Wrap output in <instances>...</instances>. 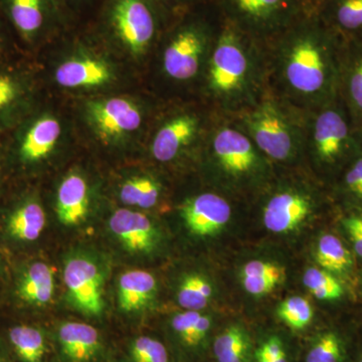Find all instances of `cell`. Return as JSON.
Masks as SVG:
<instances>
[{
    "label": "cell",
    "mask_w": 362,
    "mask_h": 362,
    "mask_svg": "<svg viewBox=\"0 0 362 362\" xmlns=\"http://www.w3.org/2000/svg\"><path fill=\"white\" fill-rule=\"evenodd\" d=\"M345 42L317 11L267 47L269 88L300 110L310 112L337 99Z\"/></svg>",
    "instance_id": "1"
},
{
    "label": "cell",
    "mask_w": 362,
    "mask_h": 362,
    "mask_svg": "<svg viewBox=\"0 0 362 362\" xmlns=\"http://www.w3.org/2000/svg\"><path fill=\"white\" fill-rule=\"evenodd\" d=\"M267 47L228 21L209 54L197 99L216 114L235 116L268 89Z\"/></svg>",
    "instance_id": "2"
},
{
    "label": "cell",
    "mask_w": 362,
    "mask_h": 362,
    "mask_svg": "<svg viewBox=\"0 0 362 362\" xmlns=\"http://www.w3.org/2000/svg\"><path fill=\"white\" fill-rule=\"evenodd\" d=\"M223 21L216 0H206L173 18L156 49L158 74L168 90L197 99L207 59Z\"/></svg>",
    "instance_id": "3"
},
{
    "label": "cell",
    "mask_w": 362,
    "mask_h": 362,
    "mask_svg": "<svg viewBox=\"0 0 362 362\" xmlns=\"http://www.w3.org/2000/svg\"><path fill=\"white\" fill-rule=\"evenodd\" d=\"M306 114L268 87L252 106L230 117L274 165L291 168L304 161Z\"/></svg>",
    "instance_id": "4"
},
{
    "label": "cell",
    "mask_w": 362,
    "mask_h": 362,
    "mask_svg": "<svg viewBox=\"0 0 362 362\" xmlns=\"http://www.w3.org/2000/svg\"><path fill=\"white\" fill-rule=\"evenodd\" d=\"M226 188L262 187L276 166L230 116L214 113L202 153Z\"/></svg>",
    "instance_id": "5"
},
{
    "label": "cell",
    "mask_w": 362,
    "mask_h": 362,
    "mask_svg": "<svg viewBox=\"0 0 362 362\" xmlns=\"http://www.w3.org/2000/svg\"><path fill=\"white\" fill-rule=\"evenodd\" d=\"M173 18L156 0H103L95 25L102 37L141 59L156 52Z\"/></svg>",
    "instance_id": "6"
},
{
    "label": "cell",
    "mask_w": 362,
    "mask_h": 362,
    "mask_svg": "<svg viewBox=\"0 0 362 362\" xmlns=\"http://www.w3.org/2000/svg\"><path fill=\"white\" fill-rule=\"evenodd\" d=\"M362 146V136L352 122L341 98L307 112L304 161L320 171H342Z\"/></svg>",
    "instance_id": "7"
},
{
    "label": "cell",
    "mask_w": 362,
    "mask_h": 362,
    "mask_svg": "<svg viewBox=\"0 0 362 362\" xmlns=\"http://www.w3.org/2000/svg\"><path fill=\"white\" fill-rule=\"evenodd\" d=\"M150 143V153L161 164L173 163L202 147L214 112L199 99L182 100L166 109Z\"/></svg>",
    "instance_id": "8"
},
{
    "label": "cell",
    "mask_w": 362,
    "mask_h": 362,
    "mask_svg": "<svg viewBox=\"0 0 362 362\" xmlns=\"http://www.w3.org/2000/svg\"><path fill=\"white\" fill-rule=\"evenodd\" d=\"M223 18L252 39L268 45L317 11L315 0H216Z\"/></svg>",
    "instance_id": "9"
},
{
    "label": "cell",
    "mask_w": 362,
    "mask_h": 362,
    "mask_svg": "<svg viewBox=\"0 0 362 362\" xmlns=\"http://www.w3.org/2000/svg\"><path fill=\"white\" fill-rule=\"evenodd\" d=\"M0 16L16 47L26 52H35L71 25L61 0H0Z\"/></svg>",
    "instance_id": "10"
},
{
    "label": "cell",
    "mask_w": 362,
    "mask_h": 362,
    "mask_svg": "<svg viewBox=\"0 0 362 362\" xmlns=\"http://www.w3.org/2000/svg\"><path fill=\"white\" fill-rule=\"evenodd\" d=\"M62 125L52 114L35 110L6 134L8 160L33 168L51 156L62 137Z\"/></svg>",
    "instance_id": "11"
},
{
    "label": "cell",
    "mask_w": 362,
    "mask_h": 362,
    "mask_svg": "<svg viewBox=\"0 0 362 362\" xmlns=\"http://www.w3.org/2000/svg\"><path fill=\"white\" fill-rule=\"evenodd\" d=\"M301 181H280L264 199L262 218L272 233L292 232L310 218L317 206L315 190Z\"/></svg>",
    "instance_id": "12"
},
{
    "label": "cell",
    "mask_w": 362,
    "mask_h": 362,
    "mask_svg": "<svg viewBox=\"0 0 362 362\" xmlns=\"http://www.w3.org/2000/svg\"><path fill=\"white\" fill-rule=\"evenodd\" d=\"M11 56L0 59V134H6L37 108L35 75Z\"/></svg>",
    "instance_id": "13"
},
{
    "label": "cell",
    "mask_w": 362,
    "mask_h": 362,
    "mask_svg": "<svg viewBox=\"0 0 362 362\" xmlns=\"http://www.w3.org/2000/svg\"><path fill=\"white\" fill-rule=\"evenodd\" d=\"M87 116L93 130L105 141H119L141 129L144 110L128 98L112 97L87 104Z\"/></svg>",
    "instance_id": "14"
},
{
    "label": "cell",
    "mask_w": 362,
    "mask_h": 362,
    "mask_svg": "<svg viewBox=\"0 0 362 362\" xmlns=\"http://www.w3.org/2000/svg\"><path fill=\"white\" fill-rule=\"evenodd\" d=\"M64 280L69 298L78 311L88 316L103 312V277L96 263L85 257H74L66 262Z\"/></svg>",
    "instance_id": "15"
},
{
    "label": "cell",
    "mask_w": 362,
    "mask_h": 362,
    "mask_svg": "<svg viewBox=\"0 0 362 362\" xmlns=\"http://www.w3.org/2000/svg\"><path fill=\"white\" fill-rule=\"evenodd\" d=\"M180 213L192 235L209 237L228 225L233 204L228 197L216 190H206L187 197L181 204Z\"/></svg>",
    "instance_id": "16"
},
{
    "label": "cell",
    "mask_w": 362,
    "mask_h": 362,
    "mask_svg": "<svg viewBox=\"0 0 362 362\" xmlns=\"http://www.w3.org/2000/svg\"><path fill=\"white\" fill-rule=\"evenodd\" d=\"M54 78L65 89H95L111 84L115 73L110 64L95 56H76L57 68Z\"/></svg>",
    "instance_id": "17"
},
{
    "label": "cell",
    "mask_w": 362,
    "mask_h": 362,
    "mask_svg": "<svg viewBox=\"0 0 362 362\" xmlns=\"http://www.w3.org/2000/svg\"><path fill=\"white\" fill-rule=\"evenodd\" d=\"M109 228L127 251L147 254L153 251L158 233L146 214L121 209L112 214Z\"/></svg>",
    "instance_id": "18"
},
{
    "label": "cell",
    "mask_w": 362,
    "mask_h": 362,
    "mask_svg": "<svg viewBox=\"0 0 362 362\" xmlns=\"http://www.w3.org/2000/svg\"><path fill=\"white\" fill-rule=\"evenodd\" d=\"M339 97L362 136V40L345 42L340 70Z\"/></svg>",
    "instance_id": "19"
},
{
    "label": "cell",
    "mask_w": 362,
    "mask_h": 362,
    "mask_svg": "<svg viewBox=\"0 0 362 362\" xmlns=\"http://www.w3.org/2000/svg\"><path fill=\"white\" fill-rule=\"evenodd\" d=\"M317 13L343 42L362 40V0H322Z\"/></svg>",
    "instance_id": "20"
},
{
    "label": "cell",
    "mask_w": 362,
    "mask_h": 362,
    "mask_svg": "<svg viewBox=\"0 0 362 362\" xmlns=\"http://www.w3.org/2000/svg\"><path fill=\"white\" fill-rule=\"evenodd\" d=\"M45 223L42 204L35 197H25L11 207L4 225L6 235L14 242L32 243L39 239Z\"/></svg>",
    "instance_id": "21"
},
{
    "label": "cell",
    "mask_w": 362,
    "mask_h": 362,
    "mask_svg": "<svg viewBox=\"0 0 362 362\" xmlns=\"http://www.w3.org/2000/svg\"><path fill=\"white\" fill-rule=\"evenodd\" d=\"M89 211V187L78 173L66 175L59 185L57 194V214L66 226L82 223Z\"/></svg>",
    "instance_id": "22"
},
{
    "label": "cell",
    "mask_w": 362,
    "mask_h": 362,
    "mask_svg": "<svg viewBox=\"0 0 362 362\" xmlns=\"http://www.w3.org/2000/svg\"><path fill=\"white\" fill-rule=\"evenodd\" d=\"M54 291V269L45 262L26 266L16 285V297L28 306H45L52 301Z\"/></svg>",
    "instance_id": "23"
},
{
    "label": "cell",
    "mask_w": 362,
    "mask_h": 362,
    "mask_svg": "<svg viewBox=\"0 0 362 362\" xmlns=\"http://www.w3.org/2000/svg\"><path fill=\"white\" fill-rule=\"evenodd\" d=\"M62 350L71 362H88L94 358L101 346L99 332L88 324L68 322L59 327Z\"/></svg>",
    "instance_id": "24"
},
{
    "label": "cell",
    "mask_w": 362,
    "mask_h": 362,
    "mask_svg": "<svg viewBox=\"0 0 362 362\" xmlns=\"http://www.w3.org/2000/svg\"><path fill=\"white\" fill-rule=\"evenodd\" d=\"M156 291V278L149 272H125L118 282L119 306L125 312L142 310L151 303Z\"/></svg>",
    "instance_id": "25"
},
{
    "label": "cell",
    "mask_w": 362,
    "mask_h": 362,
    "mask_svg": "<svg viewBox=\"0 0 362 362\" xmlns=\"http://www.w3.org/2000/svg\"><path fill=\"white\" fill-rule=\"evenodd\" d=\"M285 277L284 267L259 259L247 262L240 272L242 284L252 296H263L273 291L284 282Z\"/></svg>",
    "instance_id": "26"
},
{
    "label": "cell",
    "mask_w": 362,
    "mask_h": 362,
    "mask_svg": "<svg viewBox=\"0 0 362 362\" xmlns=\"http://www.w3.org/2000/svg\"><path fill=\"white\" fill-rule=\"evenodd\" d=\"M214 352L218 362H249L251 340L242 327L232 325L214 339Z\"/></svg>",
    "instance_id": "27"
},
{
    "label": "cell",
    "mask_w": 362,
    "mask_h": 362,
    "mask_svg": "<svg viewBox=\"0 0 362 362\" xmlns=\"http://www.w3.org/2000/svg\"><path fill=\"white\" fill-rule=\"evenodd\" d=\"M162 194V185L151 176L138 175L123 183L120 199L123 204L140 209H150L156 206Z\"/></svg>",
    "instance_id": "28"
},
{
    "label": "cell",
    "mask_w": 362,
    "mask_h": 362,
    "mask_svg": "<svg viewBox=\"0 0 362 362\" xmlns=\"http://www.w3.org/2000/svg\"><path fill=\"white\" fill-rule=\"evenodd\" d=\"M315 258L318 265L329 273L342 274L352 267V256L335 235H323L317 243Z\"/></svg>",
    "instance_id": "29"
},
{
    "label": "cell",
    "mask_w": 362,
    "mask_h": 362,
    "mask_svg": "<svg viewBox=\"0 0 362 362\" xmlns=\"http://www.w3.org/2000/svg\"><path fill=\"white\" fill-rule=\"evenodd\" d=\"M9 340L23 362H42L45 354V337L33 326L18 325L9 330Z\"/></svg>",
    "instance_id": "30"
},
{
    "label": "cell",
    "mask_w": 362,
    "mask_h": 362,
    "mask_svg": "<svg viewBox=\"0 0 362 362\" xmlns=\"http://www.w3.org/2000/svg\"><path fill=\"white\" fill-rule=\"evenodd\" d=\"M213 287L207 279L199 274H190L183 279L178 289V303L185 310L201 311L209 304Z\"/></svg>",
    "instance_id": "31"
},
{
    "label": "cell",
    "mask_w": 362,
    "mask_h": 362,
    "mask_svg": "<svg viewBox=\"0 0 362 362\" xmlns=\"http://www.w3.org/2000/svg\"><path fill=\"white\" fill-rule=\"evenodd\" d=\"M303 283L316 299L332 301L343 295V288L337 278L325 270L311 268L305 272Z\"/></svg>",
    "instance_id": "32"
},
{
    "label": "cell",
    "mask_w": 362,
    "mask_h": 362,
    "mask_svg": "<svg viewBox=\"0 0 362 362\" xmlns=\"http://www.w3.org/2000/svg\"><path fill=\"white\" fill-rule=\"evenodd\" d=\"M279 318L294 330H302L311 323L314 311L310 302L303 297L288 298L279 305Z\"/></svg>",
    "instance_id": "33"
},
{
    "label": "cell",
    "mask_w": 362,
    "mask_h": 362,
    "mask_svg": "<svg viewBox=\"0 0 362 362\" xmlns=\"http://www.w3.org/2000/svg\"><path fill=\"white\" fill-rule=\"evenodd\" d=\"M342 361L341 340L333 332L324 333L321 335L312 345L306 356V362H342Z\"/></svg>",
    "instance_id": "34"
},
{
    "label": "cell",
    "mask_w": 362,
    "mask_h": 362,
    "mask_svg": "<svg viewBox=\"0 0 362 362\" xmlns=\"http://www.w3.org/2000/svg\"><path fill=\"white\" fill-rule=\"evenodd\" d=\"M339 189L345 197L362 202V146L342 169Z\"/></svg>",
    "instance_id": "35"
},
{
    "label": "cell",
    "mask_w": 362,
    "mask_h": 362,
    "mask_svg": "<svg viewBox=\"0 0 362 362\" xmlns=\"http://www.w3.org/2000/svg\"><path fill=\"white\" fill-rule=\"evenodd\" d=\"M134 362H168L165 347L158 340L148 337L137 338L131 346Z\"/></svg>",
    "instance_id": "36"
},
{
    "label": "cell",
    "mask_w": 362,
    "mask_h": 362,
    "mask_svg": "<svg viewBox=\"0 0 362 362\" xmlns=\"http://www.w3.org/2000/svg\"><path fill=\"white\" fill-rule=\"evenodd\" d=\"M202 314L199 311L185 310L173 317V327L185 344L192 346L195 326L199 322Z\"/></svg>",
    "instance_id": "37"
},
{
    "label": "cell",
    "mask_w": 362,
    "mask_h": 362,
    "mask_svg": "<svg viewBox=\"0 0 362 362\" xmlns=\"http://www.w3.org/2000/svg\"><path fill=\"white\" fill-rule=\"evenodd\" d=\"M61 1L70 18L71 25H74L76 21L83 16H95L103 0H61Z\"/></svg>",
    "instance_id": "38"
},
{
    "label": "cell",
    "mask_w": 362,
    "mask_h": 362,
    "mask_svg": "<svg viewBox=\"0 0 362 362\" xmlns=\"http://www.w3.org/2000/svg\"><path fill=\"white\" fill-rule=\"evenodd\" d=\"M342 225L349 233L354 251L362 258V214H352L343 218Z\"/></svg>",
    "instance_id": "39"
},
{
    "label": "cell",
    "mask_w": 362,
    "mask_h": 362,
    "mask_svg": "<svg viewBox=\"0 0 362 362\" xmlns=\"http://www.w3.org/2000/svg\"><path fill=\"white\" fill-rule=\"evenodd\" d=\"M283 349L282 341L278 337H271L257 351V362H274V357Z\"/></svg>",
    "instance_id": "40"
},
{
    "label": "cell",
    "mask_w": 362,
    "mask_h": 362,
    "mask_svg": "<svg viewBox=\"0 0 362 362\" xmlns=\"http://www.w3.org/2000/svg\"><path fill=\"white\" fill-rule=\"evenodd\" d=\"M16 51H20V49L16 47V42L6 23L0 16V59L11 56Z\"/></svg>",
    "instance_id": "41"
},
{
    "label": "cell",
    "mask_w": 362,
    "mask_h": 362,
    "mask_svg": "<svg viewBox=\"0 0 362 362\" xmlns=\"http://www.w3.org/2000/svg\"><path fill=\"white\" fill-rule=\"evenodd\" d=\"M156 1L159 2L169 13L175 16L206 0H156Z\"/></svg>",
    "instance_id": "42"
},
{
    "label": "cell",
    "mask_w": 362,
    "mask_h": 362,
    "mask_svg": "<svg viewBox=\"0 0 362 362\" xmlns=\"http://www.w3.org/2000/svg\"><path fill=\"white\" fill-rule=\"evenodd\" d=\"M211 319L209 316L202 315V314L199 322L195 326L194 337H192V346L199 344L204 339L209 329H211Z\"/></svg>",
    "instance_id": "43"
},
{
    "label": "cell",
    "mask_w": 362,
    "mask_h": 362,
    "mask_svg": "<svg viewBox=\"0 0 362 362\" xmlns=\"http://www.w3.org/2000/svg\"><path fill=\"white\" fill-rule=\"evenodd\" d=\"M7 160H8V154H7L6 134H0V181L4 173V163Z\"/></svg>",
    "instance_id": "44"
},
{
    "label": "cell",
    "mask_w": 362,
    "mask_h": 362,
    "mask_svg": "<svg viewBox=\"0 0 362 362\" xmlns=\"http://www.w3.org/2000/svg\"><path fill=\"white\" fill-rule=\"evenodd\" d=\"M315 1L317 2V4H320V1H322V0H315Z\"/></svg>",
    "instance_id": "45"
},
{
    "label": "cell",
    "mask_w": 362,
    "mask_h": 362,
    "mask_svg": "<svg viewBox=\"0 0 362 362\" xmlns=\"http://www.w3.org/2000/svg\"><path fill=\"white\" fill-rule=\"evenodd\" d=\"M0 362H2V359H1V357H0Z\"/></svg>",
    "instance_id": "46"
},
{
    "label": "cell",
    "mask_w": 362,
    "mask_h": 362,
    "mask_svg": "<svg viewBox=\"0 0 362 362\" xmlns=\"http://www.w3.org/2000/svg\"><path fill=\"white\" fill-rule=\"evenodd\" d=\"M361 362H362V358H361Z\"/></svg>",
    "instance_id": "47"
}]
</instances>
